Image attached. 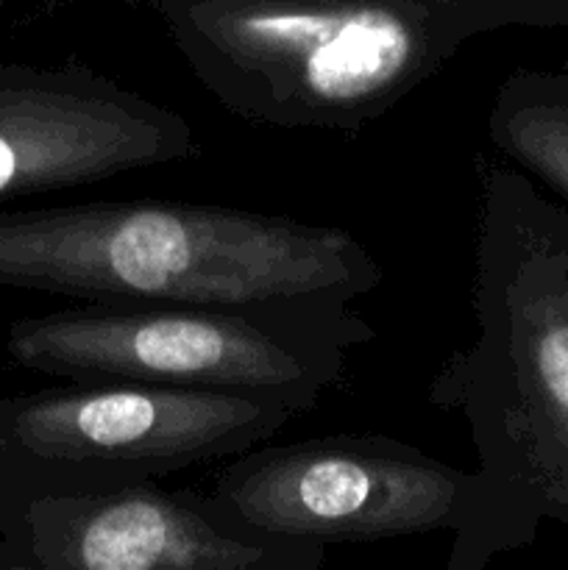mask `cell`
I'll use <instances>...</instances> for the list:
<instances>
[{
  "label": "cell",
  "mask_w": 568,
  "mask_h": 570,
  "mask_svg": "<svg viewBox=\"0 0 568 570\" xmlns=\"http://www.w3.org/2000/svg\"><path fill=\"white\" fill-rule=\"evenodd\" d=\"M477 334L427 390L477 449L445 570H482L568 527V212L507 161L482 170L473 262Z\"/></svg>",
  "instance_id": "1"
},
{
  "label": "cell",
  "mask_w": 568,
  "mask_h": 570,
  "mask_svg": "<svg viewBox=\"0 0 568 570\" xmlns=\"http://www.w3.org/2000/svg\"><path fill=\"white\" fill-rule=\"evenodd\" d=\"M382 265L351 232L184 200L0 206V287L81 304H354Z\"/></svg>",
  "instance_id": "2"
},
{
  "label": "cell",
  "mask_w": 568,
  "mask_h": 570,
  "mask_svg": "<svg viewBox=\"0 0 568 570\" xmlns=\"http://www.w3.org/2000/svg\"><path fill=\"white\" fill-rule=\"evenodd\" d=\"M154 11L200 87L248 122L356 134L516 0H120Z\"/></svg>",
  "instance_id": "3"
},
{
  "label": "cell",
  "mask_w": 568,
  "mask_h": 570,
  "mask_svg": "<svg viewBox=\"0 0 568 570\" xmlns=\"http://www.w3.org/2000/svg\"><path fill=\"white\" fill-rule=\"evenodd\" d=\"M373 334L351 304H78L11 323L6 354L61 382L259 395L304 415Z\"/></svg>",
  "instance_id": "4"
},
{
  "label": "cell",
  "mask_w": 568,
  "mask_h": 570,
  "mask_svg": "<svg viewBox=\"0 0 568 570\" xmlns=\"http://www.w3.org/2000/svg\"><path fill=\"white\" fill-rule=\"evenodd\" d=\"M298 412L276 399L139 382H65L0 399V529L28 504L159 482L232 460Z\"/></svg>",
  "instance_id": "5"
},
{
  "label": "cell",
  "mask_w": 568,
  "mask_h": 570,
  "mask_svg": "<svg viewBox=\"0 0 568 570\" xmlns=\"http://www.w3.org/2000/svg\"><path fill=\"white\" fill-rule=\"evenodd\" d=\"M471 471L388 434H329L254 445L195 490L206 515L248 540L376 543L454 532Z\"/></svg>",
  "instance_id": "6"
},
{
  "label": "cell",
  "mask_w": 568,
  "mask_h": 570,
  "mask_svg": "<svg viewBox=\"0 0 568 570\" xmlns=\"http://www.w3.org/2000/svg\"><path fill=\"white\" fill-rule=\"evenodd\" d=\"M195 156L187 117L84 61H0V206Z\"/></svg>",
  "instance_id": "7"
},
{
  "label": "cell",
  "mask_w": 568,
  "mask_h": 570,
  "mask_svg": "<svg viewBox=\"0 0 568 570\" xmlns=\"http://www.w3.org/2000/svg\"><path fill=\"white\" fill-rule=\"evenodd\" d=\"M6 570H321L329 549L248 540L156 482L42 499L0 529Z\"/></svg>",
  "instance_id": "8"
},
{
  "label": "cell",
  "mask_w": 568,
  "mask_h": 570,
  "mask_svg": "<svg viewBox=\"0 0 568 570\" xmlns=\"http://www.w3.org/2000/svg\"><path fill=\"white\" fill-rule=\"evenodd\" d=\"M488 139L507 165L568 200V76L512 72L496 89Z\"/></svg>",
  "instance_id": "9"
},
{
  "label": "cell",
  "mask_w": 568,
  "mask_h": 570,
  "mask_svg": "<svg viewBox=\"0 0 568 570\" xmlns=\"http://www.w3.org/2000/svg\"><path fill=\"white\" fill-rule=\"evenodd\" d=\"M6 3V0H0V6H3Z\"/></svg>",
  "instance_id": "10"
}]
</instances>
